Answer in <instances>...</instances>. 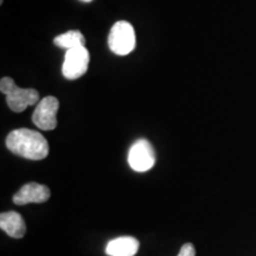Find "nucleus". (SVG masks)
<instances>
[{"label": "nucleus", "mask_w": 256, "mask_h": 256, "mask_svg": "<svg viewBox=\"0 0 256 256\" xmlns=\"http://www.w3.org/2000/svg\"><path fill=\"white\" fill-rule=\"evenodd\" d=\"M6 147L14 154L28 160H42L49 154V144L36 130L19 128L6 138Z\"/></svg>", "instance_id": "nucleus-1"}, {"label": "nucleus", "mask_w": 256, "mask_h": 256, "mask_svg": "<svg viewBox=\"0 0 256 256\" xmlns=\"http://www.w3.org/2000/svg\"><path fill=\"white\" fill-rule=\"evenodd\" d=\"M0 90L6 96V102L10 110L14 113H22L28 106L36 104L40 100V94L36 89H22L17 87L11 78H2L0 81Z\"/></svg>", "instance_id": "nucleus-2"}, {"label": "nucleus", "mask_w": 256, "mask_h": 256, "mask_svg": "<svg viewBox=\"0 0 256 256\" xmlns=\"http://www.w3.org/2000/svg\"><path fill=\"white\" fill-rule=\"evenodd\" d=\"M108 46L115 55H128L136 48V32L132 24L121 20L114 24L108 34Z\"/></svg>", "instance_id": "nucleus-3"}, {"label": "nucleus", "mask_w": 256, "mask_h": 256, "mask_svg": "<svg viewBox=\"0 0 256 256\" xmlns=\"http://www.w3.org/2000/svg\"><path fill=\"white\" fill-rule=\"evenodd\" d=\"M89 60H90V55H89V51L84 46L66 50L62 66L64 78L68 80H76L81 78L87 72Z\"/></svg>", "instance_id": "nucleus-4"}, {"label": "nucleus", "mask_w": 256, "mask_h": 256, "mask_svg": "<svg viewBox=\"0 0 256 256\" xmlns=\"http://www.w3.org/2000/svg\"><path fill=\"white\" fill-rule=\"evenodd\" d=\"M128 164L134 171L146 172L156 164V152L147 140H138L128 152Z\"/></svg>", "instance_id": "nucleus-5"}, {"label": "nucleus", "mask_w": 256, "mask_h": 256, "mask_svg": "<svg viewBox=\"0 0 256 256\" xmlns=\"http://www.w3.org/2000/svg\"><path fill=\"white\" fill-rule=\"evenodd\" d=\"M60 102L55 96H46L40 101L32 114V121L42 130H52L57 127V112Z\"/></svg>", "instance_id": "nucleus-6"}, {"label": "nucleus", "mask_w": 256, "mask_h": 256, "mask_svg": "<svg viewBox=\"0 0 256 256\" xmlns=\"http://www.w3.org/2000/svg\"><path fill=\"white\" fill-rule=\"evenodd\" d=\"M50 190L46 185L28 183L24 185L14 196V203L25 206L28 203H44L50 198Z\"/></svg>", "instance_id": "nucleus-7"}, {"label": "nucleus", "mask_w": 256, "mask_h": 256, "mask_svg": "<svg viewBox=\"0 0 256 256\" xmlns=\"http://www.w3.org/2000/svg\"><path fill=\"white\" fill-rule=\"evenodd\" d=\"M0 228L8 234L10 238H22L26 232V226H25L24 218L20 214L16 211H8L2 212L0 215Z\"/></svg>", "instance_id": "nucleus-8"}, {"label": "nucleus", "mask_w": 256, "mask_h": 256, "mask_svg": "<svg viewBox=\"0 0 256 256\" xmlns=\"http://www.w3.org/2000/svg\"><path fill=\"white\" fill-rule=\"evenodd\" d=\"M140 243L132 236H122L110 241L106 252L110 256H134L139 250Z\"/></svg>", "instance_id": "nucleus-9"}, {"label": "nucleus", "mask_w": 256, "mask_h": 256, "mask_svg": "<svg viewBox=\"0 0 256 256\" xmlns=\"http://www.w3.org/2000/svg\"><path fill=\"white\" fill-rule=\"evenodd\" d=\"M54 43H55L56 46L69 50L74 49V48L84 46L86 40L81 32L78 30H72L57 36L55 40H54Z\"/></svg>", "instance_id": "nucleus-10"}, {"label": "nucleus", "mask_w": 256, "mask_h": 256, "mask_svg": "<svg viewBox=\"0 0 256 256\" xmlns=\"http://www.w3.org/2000/svg\"><path fill=\"white\" fill-rule=\"evenodd\" d=\"M178 256H196V249H194L192 243H185L180 248Z\"/></svg>", "instance_id": "nucleus-11"}, {"label": "nucleus", "mask_w": 256, "mask_h": 256, "mask_svg": "<svg viewBox=\"0 0 256 256\" xmlns=\"http://www.w3.org/2000/svg\"><path fill=\"white\" fill-rule=\"evenodd\" d=\"M80 2H92V0H80Z\"/></svg>", "instance_id": "nucleus-12"}, {"label": "nucleus", "mask_w": 256, "mask_h": 256, "mask_svg": "<svg viewBox=\"0 0 256 256\" xmlns=\"http://www.w3.org/2000/svg\"><path fill=\"white\" fill-rule=\"evenodd\" d=\"M2 2H4V0H0V4L2 5Z\"/></svg>", "instance_id": "nucleus-13"}]
</instances>
